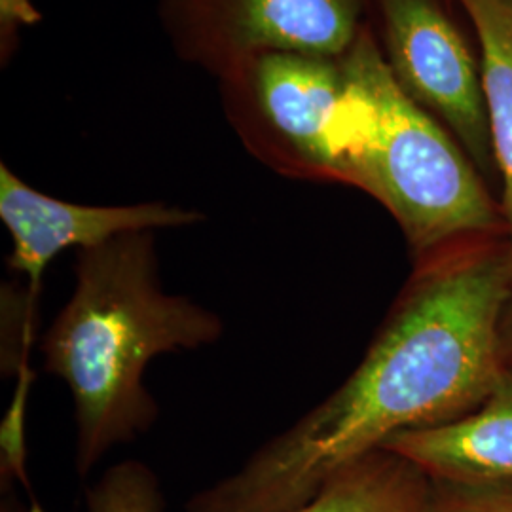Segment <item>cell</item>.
I'll return each instance as SVG.
<instances>
[{"instance_id":"6da1fadb","label":"cell","mask_w":512,"mask_h":512,"mask_svg":"<svg viewBox=\"0 0 512 512\" xmlns=\"http://www.w3.org/2000/svg\"><path fill=\"white\" fill-rule=\"evenodd\" d=\"M512 289L509 234L476 236L414 258L363 361L344 384L186 512H291L334 471L393 435L454 420L509 365L503 317Z\"/></svg>"},{"instance_id":"7a4b0ae2","label":"cell","mask_w":512,"mask_h":512,"mask_svg":"<svg viewBox=\"0 0 512 512\" xmlns=\"http://www.w3.org/2000/svg\"><path fill=\"white\" fill-rule=\"evenodd\" d=\"M69 302L44 332V370L73 395L76 471L90 475L112 448L145 435L160 408L145 384L156 357L217 344L224 323L160 279L154 232L78 251Z\"/></svg>"},{"instance_id":"3957f363","label":"cell","mask_w":512,"mask_h":512,"mask_svg":"<svg viewBox=\"0 0 512 512\" xmlns=\"http://www.w3.org/2000/svg\"><path fill=\"white\" fill-rule=\"evenodd\" d=\"M340 63V183L384 205L414 258L461 239L509 234L484 175L450 131L404 92L366 27Z\"/></svg>"},{"instance_id":"277c9868","label":"cell","mask_w":512,"mask_h":512,"mask_svg":"<svg viewBox=\"0 0 512 512\" xmlns=\"http://www.w3.org/2000/svg\"><path fill=\"white\" fill-rule=\"evenodd\" d=\"M361 12L363 0H162L175 46L222 76L268 52L340 59Z\"/></svg>"},{"instance_id":"5b68a950","label":"cell","mask_w":512,"mask_h":512,"mask_svg":"<svg viewBox=\"0 0 512 512\" xmlns=\"http://www.w3.org/2000/svg\"><path fill=\"white\" fill-rule=\"evenodd\" d=\"M224 78L251 90L256 122L243 133L264 162L293 177L340 183V59L268 52Z\"/></svg>"},{"instance_id":"8992f818","label":"cell","mask_w":512,"mask_h":512,"mask_svg":"<svg viewBox=\"0 0 512 512\" xmlns=\"http://www.w3.org/2000/svg\"><path fill=\"white\" fill-rule=\"evenodd\" d=\"M385 61L404 92L433 114L490 183L497 175L480 61L442 0H378Z\"/></svg>"},{"instance_id":"52a82bcc","label":"cell","mask_w":512,"mask_h":512,"mask_svg":"<svg viewBox=\"0 0 512 512\" xmlns=\"http://www.w3.org/2000/svg\"><path fill=\"white\" fill-rule=\"evenodd\" d=\"M0 219L12 236L6 266L29 279V298L37 300L42 277L55 256L67 249H95L112 239L198 224L196 209L162 202L133 205H80L52 198L0 165Z\"/></svg>"},{"instance_id":"ba28073f","label":"cell","mask_w":512,"mask_h":512,"mask_svg":"<svg viewBox=\"0 0 512 512\" xmlns=\"http://www.w3.org/2000/svg\"><path fill=\"white\" fill-rule=\"evenodd\" d=\"M431 482L512 490V363L473 410L393 435L384 444Z\"/></svg>"},{"instance_id":"9c48e42d","label":"cell","mask_w":512,"mask_h":512,"mask_svg":"<svg viewBox=\"0 0 512 512\" xmlns=\"http://www.w3.org/2000/svg\"><path fill=\"white\" fill-rule=\"evenodd\" d=\"M480 44L484 107L501 183V209L512 241V0H454Z\"/></svg>"},{"instance_id":"30bf717a","label":"cell","mask_w":512,"mask_h":512,"mask_svg":"<svg viewBox=\"0 0 512 512\" xmlns=\"http://www.w3.org/2000/svg\"><path fill=\"white\" fill-rule=\"evenodd\" d=\"M431 480L391 450L340 467L315 497L291 512H425Z\"/></svg>"},{"instance_id":"8fae6325","label":"cell","mask_w":512,"mask_h":512,"mask_svg":"<svg viewBox=\"0 0 512 512\" xmlns=\"http://www.w3.org/2000/svg\"><path fill=\"white\" fill-rule=\"evenodd\" d=\"M158 475L143 461L109 467L86 492V512H164Z\"/></svg>"},{"instance_id":"7c38bea8","label":"cell","mask_w":512,"mask_h":512,"mask_svg":"<svg viewBox=\"0 0 512 512\" xmlns=\"http://www.w3.org/2000/svg\"><path fill=\"white\" fill-rule=\"evenodd\" d=\"M425 512H512V490L431 482Z\"/></svg>"},{"instance_id":"4fadbf2b","label":"cell","mask_w":512,"mask_h":512,"mask_svg":"<svg viewBox=\"0 0 512 512\" xmlns=\"http://www.w3.org/2000/svg\"><path fill=\"white\" fill-rule=\"evenodd\" d=\"M40 19L31 0H0L2 31H14L19 25H33Z\"/></svg>"},{"instance_id":"5bb4252c","label":"cell","mask_w":512,"mask_h":512,"mask_svg":"<svg viewBox=\"0 0 512 512\" xmlns=\"http://www.w3.org/2000/svg\"><path fill=\"white\" fill-rule=\"evenodd\" d=\"M503 346H505V353H507L509 363H512V289L509 302H507L505 317H503Z\"/></svg>"}]
</instances>
